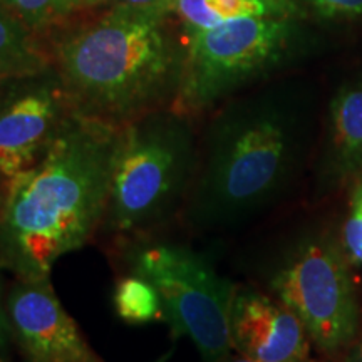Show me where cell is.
Instances as JSON below:
<instances>
[{
    "instance_id": "20",
    "label": "cell",
    "mask_w": 362,
    "mask_h": 362,
    "mask_svg": "<svg viewBox=\"0 0 362 362\" xmlns=\"http://www.w3.org/2000/svg\"><path fill=\"white\" fill-rule=\"evenodd\" d=\"M346 362H362V337L354 344Z\"/></svg>"
},
{
    "instance_id": "8",
    "label": "cell",
    "mask_w": 362,
    "mask_h": 362,
    "mask_svg": "<svg viewBox=\"0 0 362 362\" xmlns=\"http://www.w3.org/2000/svg\"><path fill=\"white\" fill-rule=\"evenodd\" d=\"M16 83L0 90V173L7 178L37 163L72 116L54 69Z\"/></svg>"
},
{
    "instance_id": "21",
    "label": "cell",
    "mask_w": 362,
    "mask_h": 362,
    "mask_svg": "<svg viewBox=\"0 0 362 362\" xmlns=\"http://www.w3.org/2000/svg\"><path fill=\"white\" fill-rule=\"evenodd\" d=\"M7 176L0 173V215H2V208H4V200H6V193H7Z\"/></svg>"
},
{
    "instance_id": "23",
    "label": "cell",
    "mask_w": 362,
    "mask_h": 362,
    "mask_svg": "<svg viewBox=\"0 0 362 362\" xmlns=\"http://www.w3.org/2000/svg\"><path fill=\"white\" fill-rule=\"evenodd\" d=\"M173 354H175V346L171 347V349L163 352V354L160 357H156V359L153 361V362H170L171 357H173Z\"/></svg>"
},
{
    "instance_id": "1",
    "label": "cell",
    "mask_w": 362,
    "mask_h": 362,
    "mask_svg": "<svg viewBox=\"0 0 362 362\" xmlns=\"http://www.w3.org/2000/svg\"><path fill=\"white\" fill-rule=\"evenodd\" d=\"M121 128L72 115L37 163L7 180L0 269L13 279L51 277L54 265L98 237Z\"/></svg>"
},
{
    "instance_id": "13",
    "label": "cell",
    "mask_w": 362,
    "mask_h": 362,
    "mask_svg": "<svg viewBox=\"0 0 362 362\" xmlns=\"http://www.w3.org/2000/svg\"><path fill=\"white\" fill-rule=\"evenodd\" d=\"M116 315L129 325H144L166 320L160 293L141 275L129 274L117 279L112 292Z\"/></svg>"
},
{
    "instance_id": "16",
    "label": "cell",
    "mask_w": 362,
    "mask_h": 362,
    "mask_svg": "<svg viewBox=\"0 0 362 362\" xmlns=\"http://www.w3.org/2000/svg\"><path fill=\"white\" fill-rule=\"evenodd\" d=\"M304 13L319 21L347 22L362 19V0H292Z\"/></svg>"
},
{
    "instance_id": "3",
    "label": "cell",
    "mask_w": 362,
    "mask_h": 362,
    "mask_svg": "<svg viewBox=\"0 0 362 362\" xmlns=\"http://www.w3.org/2000/svg\"><path fill=\"white\" fill-rule=\"evenodd\" d=\"M304 98L269 90L225 107L206 131L183 220L200 233L223 232L274 205L292 185L307 146Z\"/></svg>"
},
{
    "instance_id": "10",
    "label": "cell",
    "mask_w": 362,
    "mask_h": 362,
    "mask_svg": "<svg viewBox=\"0 0 362 362\" xmlns=\"http://www.w3.org/2000/svg\"><path fill=\"white\" fill-rule=\"evenodd\" d=\"M232 349L259 362H310V337L302 320L252 288H235L230 310Z\"/></svg>"
},
{
    "instance_id": "19",
    "label": "cell",
    "mask_w": 362,
    "mask_h": 362,
    "mask_svg": "<svg viewBox=\"0 0 362 362\" xmlns=\"http://www.w3.org/2000/svg\"><path fill=\"white\" fill-rule=\"evenodd\" d=\"M173 0H116V4H126V6H138V7H170Z\"/></svg>"
},
{
    "instance_id": "15",
    "label": "cell",
    "mask_w": 362,
    "mask_h": 362,
    "mask_svg": "<svg viewBox=\"0 0 362 362\" xmlns=\"http://www.w3.org/2000/svg\"><path fill=\"white\" fill-rule=\"evenodd\" d=\"M211 16L218 21L242 19V17H298L304 13L292 0H203Z\"/></svg>"
},
{
    "instance_id": "24",
    "label": "cell",
    "mask_w": 362,
    "mask_h": 362,
    "mask_svg": "<svg viewBox=\"0 0 362 362\" xmlns=\"http://www.w3.org/2000/svg\"><path fill=\"white\" fill-rule=\"evenodd\" d=\"M24 362H29V361H24Z\"/></svg>"
},
{
    "instance_id": "7",
    "label": "cell",
    "mask_w": 362,
    "mask_h": 362,
    "mask_svg": "<svg viewBox=\"0 0 362 362\" xmlns=\"http://www.w3.org/2000/svg\"><path fill=\"white\" fill-rule=\"evenodd\" d=\"M270 287L325 354L342 351L359 336L361 305L349 260L325 235L297 242L280 262Z\"/></svg>"
},
{
    "instance_id": "5",
    "label": "cell",
    "mask_w": 362,
    "mask_h": 362,
    "mask_svg": "<svg viewBox=\"0 0 362 362\" xmlns=\"http://www.w3.org/2000/svg\"><path fill=\"white\" fill-rule=\"evenodd\" d=\"M298 17H242L183 27V76L173 111L194 117L293 61L309 42Z\"/></svg>"
},
{
    "instance_id": "2",
    "label": "cell",
    "mask_w": 362,
    "mask_h": 362,
    "mask_svg": "<svg viewBox=\"0 0 362 362\" xmlns=\"http://www.w3.org/2000/svg\"><path fill=\"white\" fill-rule=\"evenodd\" d=\"M170 7L112 4L103 16L64 30L49 45L74 116L115 128L173 110L183 76V30Z\"/></svg>"
},
{
    "instance_id": "6",
    "label": "cell",
    "mask_w": 362,
    "mask_h": 362,
    "mask_svg": "<svg viewBox=\"0 0 362 362\" xmlns=\"http://www.w3.org/2000/svg\"><path fill=\"white\" fill-rule=\"evenodd\" d=\"M128 272L153 284L176 341L188 337L202 362H223L232 354L230 310L235 285L216 272L211 260L194 248L155 237L121 247Z\"/></svg>"
},
{
    "instance_id": "9",
    "label": "cell",
    "mask_w": 362,
    "mask_h": 362,
    "mask_svg": "<svg viewBox=\"0 0 362 362\" xmlns=\"http://www.w3.org/2000/svg\"><path fill=\"white\" fill-rule=\"evenodd\" d=\"M13 344L29 362H106L54 292L51 277L13 279L6 296Z\"/></svg>"
},
{
    "instance_id": "22",
    "label": "cell",
    "mask_w": 362,
    "mask_h": 362,
    "mask_svg": "<svg viewBox=\"0 0 362 362\" xmlns=\"http://www.w3.org/2000/svg\"><path fill=\"white\" fill-rule=\"evenodd\" d=\"M223 362H259V361H253V359H250V357H245L242 354H237V356L230 354Z\"/></svg>"
},
{
    "instance_id": "14",
    "label": "cell",
    "mask_w": 362,
    "mask_h": 362,
    "mask_svg": "<svg viewBox=\"0 0 362 362\" xmlns=\"http://www.w3.org/2000/svg\"><path fill=\"white\" fill-rule=\"evenodd\" d=\"M112 4L116 0H0V7L19 17L40 35L51 27L74 19L78 13Z\"/></svg>"
},
{
    "instance_id": "17",
    "label": "cell",
    "mask_w": 362,
    "mask_h": 362,
    "mask_svg": "<svg viewBox=\"0 0 362 362\" xmlns=\"http://www.w3.org/2000/svg\"><path fill=\"white\" fill-rule=\"evenodd\" d=\"M342 248L351 262L362 265V178L351 198L349 216L342 230Z\"/></svg>"
},
{
    "instance_id": "12",
    "label": "cell",
    "mask_w": 362,
    "mask_h": 362,
    "mask_svg": "<svg viewBox=\"0 0 362 362\" xmlns=\"http://www.w3.org/2000/svg\"><path fill=\"white\" fill-rule=\"evenodd\" d=\"M51 69V51L42 35L0 7V86L42 76Z\"/></svg>"
},
{
    "instance_id": "18",
    "label": "cell",
    "mask_w": 362,
    "mask_h": 362,
    "mask_svg": "<svg viewBox=\"0 0 362 362\" xmlns=\"http://www.w3.org/2000/svg\"><path fill=\"white\" fill-rule=\"evenodd\" d=\"M6 296L7 291L4 287L2 269H0V362H8V351H11V346L13 342L11 324H8Z\"/></svg>"
},
{
    "instance_id": "4",
    "label": "cell",
    "mask_w": 362,
    "mask_h": 362,
    "mask_svg": "<svg viewBox=\"0 0 362 362\" xmlns=\"http://www.w3.org/2000/svg\"><path fill=\"white\" fill-rule=\"evenodd\" d=\"M189 119L166 110L121 128L99 237L123 247L183 215L198 166Z\"/></svg>"
},
{
    "instance_id": "11",
    "label": "cell",
    "mask_w": 362,
    "mask_h": 362,
    "mask_svg": "<svg viewBox=\"0 0 362 362\" xmlns=\"http://www.w3.org/2000/svg\"><path fill=\"white\" fill-rule=\"evenodd\" d=\"M325 168L334 178L362 175V76L344 83L330 103Z\"/></svg>"
}]
</instances>
